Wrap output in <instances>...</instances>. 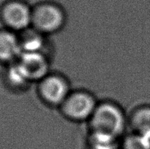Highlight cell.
I'll use <instances>...</instances> for the list:
<instances>
[{
  "mask_svg": "<svg viewBox=\"0 0 150 149\" xmlns=\"http://www.w3.org/2000/svg\"><path fill=\"white\" fill-rule=\"evenodd\" d=\"M3 18L11 28L25 30L32 23V9L21 2H12L3 10Z\"/></svg>",
  "mask_w": 150,
  "mask_h": 149,
  "instance_id": "obj_6",
  "label": "cell"
},
{
  "mask_svg": "<svg viewBox=\"0 0 150 149\" xmlns=\"http://www.w3.org/2000/svg\"><path fill=\"white\" fill-rule=\"evenodd\" d=\"M129 132L150 140V104H143L135 107L128 114Z\"/></svg>",
  "mask_w": 150,
  "mask_h": 149,
  "instance_id": "obj_7",
  "label": "cell"
},
{
  "mask_svg": "<svg viewBox=\"0 0 150 149\" xmlns=\"http://www.w3.org/2000/svg\"><path fill=\"white\" fill-rule=\"evenodd\" d=\"M120 140L104 135L89 133L87 136V149H120Z\"/></svg>",
  "mask_w": 150,
  "mask_h": 149,
  "instance_id": "obj_9",
  "label": "cell"
},
{
  "mask_svg": "<svg viewBox=\"0 0 150 149\" xmlns=\"http://www.w3.org/2000/svg\"><path fill=\"white\" fill-rule=\"evenodd\" d=\"M71 90L68 78L59 72L49 73L40 80L39 85V93L44 103L58 109Z\"/></svg>",
  "mask_w": 150,
  "mask_h": 149,
  "instance_id": "obj_4",
  "label": "cell"
},
{
  "mask_svg": "<svg viewBox=\"0 0 150 149\" xmlns=\"http://www.w3.org/2000/svg\"><path fill=\"white\" fill-rule=\"evenodd\" d=\"M120 149H150V140L128 132L120 142Z\"/></svg>",
  "mask_w": 150,
  "mask_h": 149,
  "instance_id": "obj_11",
  "label": "cell"
},
{
  "mask_svg": "<svg viewBox=\"0 0 150 149\" xmlns=\"http://www.w3.org/2000/svg\"><path fill=\"white\" fill-rule=\"evenodd\" d=\"M9 77L11 80L16 84H23L28 80L24 71L19 64L11 68Z\"/></svg>",
  "mask_w": 150,
  "mask_h": 149,
  "instance_id": "obj_12",
  "label": "cell"
},
{
  "mask_svg": "<svg viewBox=\"0 0 150 149\" xmlns=\"http://www.w3.org/2000/svg\"><path fill=\"white\" fill-rule=\"evenodd\" d=\"M19 64L28 80L40 81L50 73L49 60L43 52L22 53Z\"/></svg>",
  "mask_w": 150,
  "mask_h": 149,
  "instance_id": "obj_5",
  "label": "cell"
},
{
  "mask_svg": "<svg viewBox=\"0 0 150 149\" xmlns=\"http://www.w3.org/2000/svg\"><path fill=\"white\" fill-rule=\"evenodd\" d=\"M22 52L21 43L15 35L3 31L0 32V59L10 60Z\"/></svg>",
  "mask_w": 150,
  "mask_h": 149,
  "instance_id": "obj_8",
  "label": "cell"
},
{
  "mask_svg": "<svg viewBox=\"0 0 150 149\" xmlns=\"http://www.w3.org/2000/svg\"><path fill=\"white\" fill-rule=\"evenodd\" d=\"M99 100L87 89H72L59 107L61 116L72 123H88L94 113Z\"/></svg>",
  "mask_w": 150,
  "mask_h": 149,
  "instance_id": "obj_2",
  "label": "cell"
},
{
  "mask_svg": "<svg viewBox=\"0 0 150 149\" xmlns=\"http://www.w3.org/2000/svg\"><path fill=\"white\" fill-rule=\"evenodd\" d=\"M67 22L66 10L56 2H43L32 9L31 26L44 35L59 33L65 28Z\"/></svg>",
  "mask_w": 150,
  "mask_h": 149,
  "instance_id": "obj_3",
  "label": "cell"
},
{
  "mask_svg": "<svg viewBox=\"0 0 150 149\" xmlns=\"http://www.w3.org/2000/svg\"><path fill=\"white\" fill-rule=\"evenodd\" d=\"M88 132L104 135L121 140L129 130L128 114L116 101H99L88 123Z\"/></svg>",
  "mask_w": 150,
  "mask_h": 149,
  "instance_id": "obj_1",
  "label": "cell"
},
{
  "mask_svg": "<svg viewBox=\"0 0 150 149\" xmlns=\"http://www.w3.org/2000/svg\"><path fill=\"white\" fill-rule=\"evenodd\" d=\"M44 35L34 29L33 32L28 34L21 43L23 52H43V46L45 45Z\"/></svg>",
  "mask_w": 150,
  "mask_h": 149,
  "instance_id": "obj_10",
  "label": "cell"
}]
</instances>
